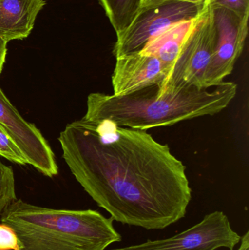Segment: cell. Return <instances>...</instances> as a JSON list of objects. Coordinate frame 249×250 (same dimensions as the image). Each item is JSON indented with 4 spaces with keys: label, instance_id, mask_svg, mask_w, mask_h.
<instances>
[{
    "label": "cell",
    "instance_id": "obj_18",
    "mask_svg": "<svg viewBox=\"0 0 249 250\" xmlns=\"http://www.w3.org/2000/svg\"><path fill=\"white\" fill-rule=\"evenodd\" d=\"M7 42L0 38V75L2 72L3 67L5 62L6 56H7Z\"/></svg>",
    "mask_w": 249,
    "mask_h": 250
},
{
    "label": "cell",
    "instance_id": "obj_15",
    "mask_svg": "<svg viewBox=\"0 0 249 250\" xmlns=\"http://www.w3.org/2000/svg\"><path fill=\"white\" fill-rule=\"evenodd\" d=\"M20 241L15 230L8 225L0 224V250H20Z\"/></svg>",
    "mask_w": 249,
    "mask_h": 250
},
{
    "label": "cell",
    "instance_id": "obj_8",
    "mask_svg": "<svg viewBox=\"0 0 249 250\" xmlns=\"http://www.w3.org/2000/svg\"><path fill=\"white\" fill-rule=\"evenodd\" d=\"M0 125L31 165L48 177L58 173L54 151L40 131L26 122L0 89Z\"/></svg>",
    "mask_w": 249,
    "mask_h": 250
},
{
    "label": "cell",
    "instance_id": "obj_10",
    "mask_svg": "<svg viewBox=\"0 0 249 250\" xmlns=\"http://www.w3.org/2000/svg\"><path fill=\"white\" fill-rule=\"evenodd\" d=\"M44 0H0V38L8 42L27 38Z\"/></svg>",
    "mask_w": 249,
    "mask_h": 250
},
{
    "label": "cell",
    "instance_id": "obj_3",
    "mask_svg": "<svg viewBox=\"0 0 249 250\" xmlns=\"http://www.w3.org/2000/svg\"><path fill=\"white\" fill-rule=\"evenodd\" d=\"M0 220L15 230L20 250H105L122 240L114 220L95 210L55 209L17 199Z\"/></svg>",
    "mask_w": 249,
    "mask_h": 250
},
{
    "label": "cell",
    "instance_id": "obj_19",
    "mask_svg": "<svg viewBox=\"0 0 249 250\" xmlns=\"http://www.w3.org/2000/svg\"><path fill=\"white\" fill-rule=\"evenodd\" d=\"M241 245L237 250H249V231L244 234L241 239Z\"/></svg>",
    "mask_w": 249,
    "mask_h": 250
},
{
    "label": "cell",
    "instance_id": "obj_14",
    "mask_svg": "<svg viewBox=\"0 0 249 250\" xmlns=\"http://www.w3.org/2000/svg\"><path fill=\"white\" fill-rule=\"evenodd\" d=\"M0 156L9 161L16 164L27 165L24 156L22 154L16 143L7 133L4 128L0 125Z\"/></svg>",
    "mask_w": 249,
    "mask_h": 250
},
{
    "label": "cell",
    "instance_id": "obj_16",
    "mask_svg": "<svg viewBox=\"0 0 249 250\" xmlns=\"http://www.w3.org/2000/svg\"><path fill=\"white\" fill-rule=\"evenodd\" d=\"M207 4L229 9L241 16L249 17V0H208Z\"/></svg>",
    "mask_w": 249,
    "mask_h": 250
},
{
    "label": "cell",
    "instance_id": "obj_5",
    "mask_svg": "<svg viewBox=\"0 0 249 250\" xmlns=\"http://www.w3.org/2000/svg\"><path fill=\"white\" fill-rule=\"evenodd\" d=\"M207 4L169 1L153 7H143L131 26L119 36L113 49L116 58L140 52L152 38L170 26L201 16Z\"/></svg>",
    "mask_w": 249,
    "mask_h": 250
},
{
    "label": "cell",
    "instance_id": "obj_2",
    "mask_svg": "<svg viewBox=\"0 0 249 250\" xmlns=\"http://www.w3.org/2000/svg\"><path fill=\"white\" fill-rule=\"evenodd\" d=\"M157 86L124 96L95 92L88 96L82 120L148 130L222 112L236 96L238 86L224 82L213 89L189 88L157 95Z\"/></svg>",
    "mask_w": 249,
    "mask_h": 250
},
{
    "label": "cell",
    "instance_id": "obj_12",
    "mask_svg": "<svg viewBox=\"0 0 249 250\" xmlns=\"http://www.w3.org/2000/svg\"><path fill=\"white\" fill-rule=\"evenodd\" d=\"M118 37L124 33L143 8L145 0H98Z\"/></svg>",
    "mask_w": 249,
    "mask_h": 250
},
{
    "label": "cell",
    "instance_id": "obj_13",
    "mask_svg": "<svg viewBox=\"0 0 249 250\" xmlns=\"http://www.w3.org/2000/svg\"><path fill=\"white\" fill-rule=\"evenodd\" d=\"M17 199L13 169L0 162V217L4 210Z\"/></svg>",
    "mask_w": 249,
    "mask_h": 250
},
{
    "label": "cell",
    "instance_id": "obj_7",
    "mask_svg": "<svg viewBox=\"0 0 249 250\" xmlns=\"http://www.w3.org/2000/svg\"><path fill=\"white\" fill-rule=\"evenodd\" d=\"M241 239L231 227L228 216L216 211L172 237L110 250H216L221 248L233 250Z\"/></svg>",
    "mask_w": 249,
    "mask_h": 250
},
{
    "label": "cell",
    "instance_id": "obj_1",
    "mask_svg": "<svg viewBox=\"0 0 249 250\" xmlns=\"http://www.w3.org/2000/svg\"><path fill=\"white\" fill-rule=\"evenodd\" d=\"M58 141L76 180L114 221L162 230L185 217L192 200L185 166L146 130L81 119Z\"/></svg>",
    "mask_w": 249,
    "mask_h": 250
},
{
    "label": "cell",
    "instance_id": "obj_9",
    "mask_svg": "<svg viewBox=\"0 0 249 250\" xmlns=\"http://www.w3.org/2000/svg\"><path fill=\"white\" fill-rule=\"evenodd\" d=\"M112 75L113 95L124 96L157 86L168 76L169 69L156 57L140 52L116 57Z\"/></svg>",
    "mask_w": 249,
    "mask_h": 250
},
{
    "label": "cell",
    "instance_id": "obj_17",
    "mask_svg": "<svg viewBox=\"0 0 249 250\" xmlns=\"http://www.w3.org/2000/svg\"><path fill=\"white\" fill-rule=\"evenodd\" d=\"M169 1H184V2L193 3V4H207L208 0H145L143 7H153V6L157 5V4Z\"/></svg>",
    "mask_w": 249,
    "mask_h": 250
},
{
    "label": "cell",
    "instance_id": "obj_11",
    "mask_svg": "<svg viewBox=\"0 0 249 250\" xmlns=\"http://www.w3.org/2000/svg\"><path fill=\"white\" fill-rule=\"evenodd\" d=\"M200 17L170 26L149 41L140 52L156 57L170 71Z\"/></svg>",
    "mask_w": 249,
    "mask_h": 250
},
{
    "label": "cell",
    "instance_id": "obj_6",
    "mask_svg": "<svg viewBox=\"0 0 249 250\" xmlns=\"http://www.w3.org/2000/svg\"><path fill=\"white\" fill-rule=\"evenodd\" d=\"M215 31L214 51L206 70L204 88L214 87L233 71L248 34L249 17L224 7L211 6Z\"/></svg>",
    "mask_w": 249,
    "mask_h": 250
},
{
    "label": "cell",
    "instance_id": "obj_4",
    "mask_svg": "<svg viewBox=\"0 0 249 250\" xmlns=\"http://www.w3.org/2000/svg\"><path fill=\"white\" fill-rule=\"evenodd\" d=\"M216 31L210 7L200 16L157 95L189 88L203 89L206 70L214 51Z\"/></svg>",
    "mask_w": 249,
    "mask_h": 250
}]
</instances>
